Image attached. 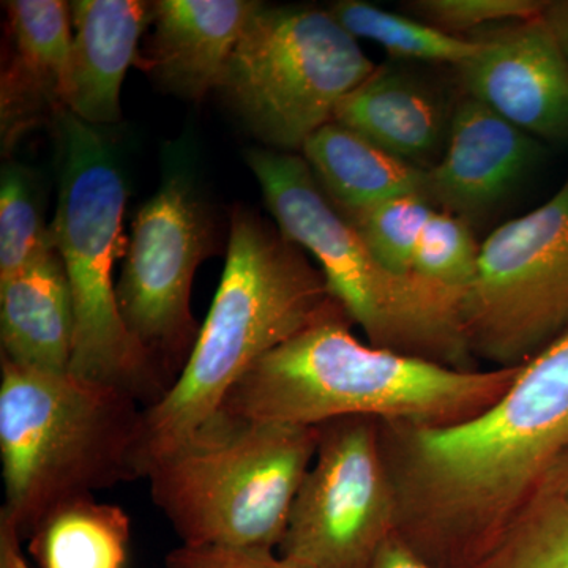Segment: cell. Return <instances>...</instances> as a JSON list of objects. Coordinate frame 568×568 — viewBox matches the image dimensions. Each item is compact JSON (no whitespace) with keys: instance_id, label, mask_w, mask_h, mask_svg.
Returning a JSON list of instances; mask_svg holds the SVG:
<instances>
[{"instance_id":"13","label":"cell","mask_w":568,"mask_h":568,"mask_svg":"<svg viewBox=\"0 0 568 568\" xmlns=\"http://www.w3.org/2000/svg\"><path fill=\"white\" fill-rule=\"evenodd\" d=\"M455 104L406 63L388 62L347 93L334 121L392 155L432 170L446 151Z\"/></svg>"},{"instance_id":"20","label":"cell","mask_w":568,"mask_h":568,"mask_svg":"<svg viewBox=\"0 0 568 568\" xmlns=\"http://www.w3.org/2000/svg\"><path fill=\"white\" fill-rule=\"evenodd\" d=\"M473 568H568V448Z\"/></svg>"},{"instance_id":"7","label":"cell","mask_w":568,"mask_h":568,"mask_svg":"<svg viewBox=\"0 0 568 568\" xmlns=\"http://www.w3.org/2000/svg\"><path fill=\"white\" fill-rule=\"evenodd\" d=\"M375 70L328 9L260 3L220 91L254 136L274 151L295 153Z\"/></svg>"},{"instance_id":"22","label":"cell","mask_w":568,"mask_h":568,"mask_svg":"<svg viewBox=\"0 0 568 568\" xmlns=\"http://www.w3.org/2000/svg\"><path fill=\"white\" fill-rule=\"evenodd\" d=\"M58 252L51 226L41 220L32 178L9 164L0 181V282Z\"/></svg>"},{"instance_id":"16","label":"cell","mask_w":568,"mask_h":568,"mask_svg":"<svg viewBox=\"0 0 568 568\" xmlns=\"http://www.w3.org/2000/svg\"><path fill=\"white\" fill-rule=\"evenodd\" d=\"M77 316L61 254L0 282L2 358L41 372L70 373Z\"/></svg>"},{"instance_id":"27","label":"cell","mask_w":568,"mask_h":568,"mask_svg":"<svg viewBox=\"0 0 568 568\" xmlns=\"http://www.w3.org/2000/svg\"><path fill=\"white\" fill-rule=\"evenodd\" d=\"M366 568H436L406 544L398 534H392L384 541Z\"/></svg>"},{"instance_id":"28","label":"cell","mask_w":568,"mask_h":568,"mask_svg":"<svg viewBox=\"0 0 568 568\" xmlns=\"http://www.w3.org/2000/svg\"><path fill=\"white\" fill-rule=\"evenodd\" d=\"M568 62V0H545L538 14Z\"/></svg>"},{"instance_id":"2","label":"cell","mask_w":568,"mask_h":568,"mask_svg":"<svg viewBox=\"0 0 568 568\" xmlns=\"http://www.w3.org/2000/svg\"><path fill=\"white\" fill-rule=\"evenodd\" d=\"M336 305L301 246L235 209L222 282L192 353L166 394L142 409L138 477L215 416L261 358Z\"/></svg>"},{"instance_id":"23","label":"cell","mask_w":568,"mask_h":568,"mask_svg":"<svg viewBox=\"0 0 568 568\" xmlns=\"http://www.w3.org/2000/svg\"><path fill=\"white\" fill-rule=\"evenodd\" d=\"M478 256L480 244L473 226L452 213L435 211L418 239L413 275L462 306L476 278Z\"/></svg>"},{"instance_id":"3","label":"cell","mask_w":568,"mask_h":568,"mask_svg":"<svg viewBox=\"0 0 568 568\" xmlns=\"http://www.w3.org/2000/svg\"><path fill=\"white\" fill-rule=\"evenodd\" d=\"M141 416L123 388L2 358L0 519L29 538L63 504L136 478Z\"/></svg>"},{"instance_id":"10","label":"cell","mask_w":568,"mask_h":568,"mask_svg":"<svg viewBox=\"0 0 568 568\" xmlns=\"http://www.w3.org/2000/svg\"><path fill=\"white\" fill-rule=\"evenodd\" d=\"M398 504L381 420L343 417L320 426V443L280 544L304 568H366L396 532Z\"/></svg>"},{"instance_id":"19","label":"cell","mask_w":568,"mask_h":568,"mask_svg":"<svg viewBox=\"0 0 568 568\" xmlns=\"http://www.w3.org/2000/svg\"><path fill=\"white\" fill-rule=\"evenodd\" d=\"M132 525L121 507L93 497L52 510L29 536L39 568H125Z\"/></svg>"},{"instance_id":"21","label":"cell","mask_w":568,"mask_h":568,"mask_svg":"<svg viewBox=\"0 0 568 568\" xmlns=\"http://www.w3.org/2000/svg\"><path fill=\"white\" fill-rule=\"evenodd\" d=\"M328 11L354 39L383 48L396 63H433L462 69L477 58L481 43L426 24L410 14L381 9L365 0H339Z\"/></svg>"},{"instance_id":"17","label":"cell","mask_w":568,"mask_h":568,"mask_svg":"<svg viewBox=\"0 0 568 568\" xmlns=\"http://www.w3.org/2000/svg\"><path fill=\"white\" fill-rule=\"evenodd\" d=\"M6 10L14 54L3 73V125L43 106L61 114L73 43L70 3L11 0Z\"/></svg>"},{"instance_id":"24","label":"cell","mask_w":568,"mask_h":568,"mask_svg":"<svg viewBox=\"0 0 568 568\" xmlns=\"http://www.w3.org/2000/svg\"><path fill=\"white\" fill-rule=\"evenodd\" d=\"M435 211L420 194H407L343 215L384 267L413 275L418 239Z\"/></svg>"},{"instance_id":"6","label":"cell","mask_w":568,"mask_h":568,"mask_svg":"<svg viewBox=\"0 0 568 568\" xmlns=\"http://www.w3.org/2000/svg\"><path fill=\"white\" fill-rule=\"evenodd\" d=\"M55 125L59 194L51 230L77 316L70 373L123 388L151 406L170 384L123 323L112 280L130 242L122 227L129 190L121 159L99 126L71 112L62 111Z\"/></svg>"},{"instance_id":"1","label":"cell","mask_w":568,"mask_h":568,"mask_svg":"<svg viewBox=\"0 0 568 568\" xmlns=\"http://www.w3.org/2000/svg\"><path fill=\"white\" fill-rule=\"evenodd\" d=\"M351 325L336 305L261 358L222 409L295 426L362 416L447 428L495 405L523 368H452L362 343Z\"/></svg>"},{"instance_id":"12","label":"cell","mask_w":568,"mask_h":568,"mask_svg":"<svg viewBox=\"0 0 568 568\" xmlns=\"http://www.w3.org/2000/svg\"><path fill=\"white\" fill-rule=\"evenodd\" d=\"M540 155V141L487 104L463 95L455 104L446 151L426 170L422 196L436 211L474 226L506 203Z\"/></svg>"},{"instance_id":"4","label":"cell","mask_w":568,"mask_h":568,"mask_svg":"<svg viewBox=\"0 0 568 568\" xmlns=\"http://www.w3.org/2000/svg\"><path fill=\"white\" fill-rule=\"evenodd\" d=\"M320 443V426L220 409L145 470L183 545L276 551Z\"/></svg>"},{"instance_id":"15","label":"cell","mask_w":568,"mask_h":568,"mask_svg":"<svg viewBox=\"0 0 568 568\" xmlns=\"http://www.w3.org/2000/svg\"><path fill=\"white\" fill-rule=\"evenodd\" d=\"M261 2L160 0L152 3L148 70L190 100L220 89L231 55Z\"/></svg>"},{"instance_id":"29","label":"cell","mask_w":568,"mask_h":568,"mask_svg":"<svg viewBox=\"0 0 568 568\" xmlns=\"http://www.w3.org/2000/svg\"><path fill=\"white\" fill-rule=\"evenodd\" d=\"M20 545L13 540L0 541V568H31L22 556Z\"/></svg>"},{"instance_id":"9","label":"cell","mask_w":568,"mask_h":568,"mask_svg":"<svg viewBox=\"0 0 568 568\" xmlns=\"http://www.w3.org/2000/svg\"><path fill=\"white\" fill-rule=\"evenodd\" d=\"M212 248L211 216L192 174L170 160L162 185L134 216L115 287L123 323L170 387L200 334L190 298L196 268Z\"/></svg>"},{"instance_id":"14","label":"cell","mask_w":568,"mask_h":568,"mask_svg":"<svg viewBox=\"0 0 568 568\" xmlns=\"http://www.w3.org/2000/svg\"><path fill=\"white\" fill-rule=\"evenodd\" d=\"M73 43L65 84V111L93 126L121 119V89L138 58L152 3L142 0L70 2Z\"/></svg>"},{"instance_id":"5","label":"cell","mask_w":568,"mask_h":568,"mask_svg":"<svg viewBox=\"0 0 568 568\" xmlns=\"http://www.w3.org/2000/svg\"><path fill=\"white\" fill-rule=\"evenodd\" d=\"M246 163L280 233L312 254L332 297L366 343L457 369H480L463 334L459 306L414 275H396L366 248L328 201L304 156L254 149Z\"/></svg>"},{"instance_id":"25","label":"cell","mask_w":568,"mask_h":568,"mask_svg":"<svg viewBox=\"0 0 568 568\" xmlns=\"http://www.w3.org/2000/svg\"><path fill=\"white\" fill-rule=\"evenodd\" d=\"M544 6L545 0H410L405 10L439 31L469 39L496 26L532 20Z\"/></svg>"},{"instance_id":"11","label":"cell","mask_w":568,"mask_h":568,"mask_svg":"<svg viewBox=\"0 0 568 568\" xmlns=\"http://www.w3.org/2000/svg\"><path fill=\"white\" fill-rule=\"evenodd\" d=\"M480 54L458 69L465 95L537 141L568 145V62L540 18L469 37Z\"/></svg>"},{"instance_id":"26","label":"cell","mask_w":568,"mask_h":568,"mask_svg":"<svg viewBox=\"0 0 568 568\" xmlns=\"http://www.w3.org/2000/svg\"><path fill=\"white\" fill-rule=\"evenodd\" d=\"M166 568H304L275 551L196 548L182 545L166 558Z\"/></svg>"},{"instance_id":"18","label":"cell","mask_w":568,"mask_h":568,"mask_svg":"<svg viewBox=\"0 0 568 568\" xmlns=\"http://www.w3.org/2000/svg\"><path fill=\"white\" fill-rule=\"evenodd\" d=\"M302 156L325 196L342 213L424 193L426 170L392 155L335 121L305 142Z\"/></svg>"},{"instance_id":"8","label":"cell","mask_w":568,"mask_h":568,"mask_svg":"<svg viewBox=\"0 0 568 568\" xmlns=\"http://www.w3.org/2000/svg\"><path fill=\"white\" fill-rule=\"evenodd\" d=\"M459 320L474 361L491 369L521 368L568 334V178L480 244Z\"/></svg>"}]
</instances>
